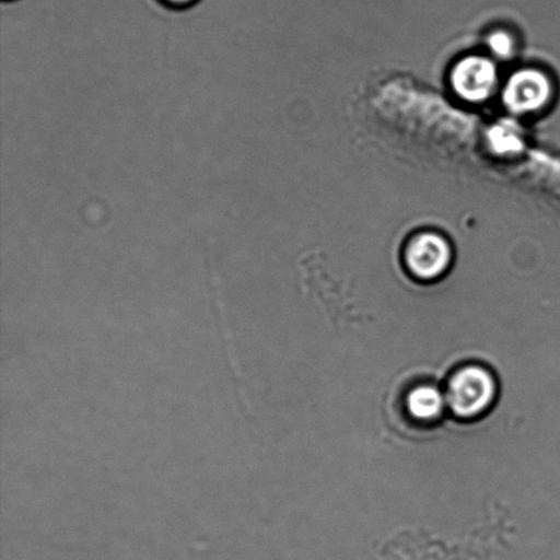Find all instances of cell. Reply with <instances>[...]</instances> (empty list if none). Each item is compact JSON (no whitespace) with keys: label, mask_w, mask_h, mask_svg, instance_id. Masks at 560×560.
Here are the masks:
<instances>
[{"label":"cell","mask_w":560,"mask_h":560,"mask_svg":"<svg viewBox=\"0 0 560 560\" xmlns=\"http://www.w3.org/2000/svg\"><path fill=\"white\" fill-rule=\"evenodd\" d=\"M497 398V382L480 365H466L450 377L447 406L459 419L471 420L486 413Z\"/></svg>","instance_id":"6da1fadb"},{"label":"cell","mask_w":560,"mask_h":560,"mask_svg":"<svg viewBox=\"0 0 560 560\" xmlns=\"http://www.w3.org/2000/svg\"><path fill=\"white\" fill-rule=\"evenodd\" d=\"M405 266L411 277L432 282L442 278L453 262V248L441 233L420 232L411 235L404 252Z\"/></svg>","instance_id":"7a4b0ae2"},{"label":"cell","mask_w":560,"mask_h":560,"mask_svg":"<svg viewBox=\"0 0 560 560\" xmlns=\"http://www.w3.org/2000/svg\"><path fill=\"white\" fill-rule=\"evenodd\" d=\"M556 86L545 70L525 68L515 71L503 88V103L510 112L528 115L542 112L552 102Z\"/></svg>","instance_id":"3957f363"},{"label":"cell","mask_w":560,"mask_h":560,"mask_svg":"<svg viewBox=\"0 0 560 560\" xmlns=\"http://www.w3.org/2000/svg\"><path fill=\"white\" fill-rule=\"evenodd\" d=\"M450 85L455 95L474 104L485 103L499 84L497 65L482 55H466L450 70Z\"/></svg>","instance_id":"277c9868"},{"label":"cell","mask_w":560,"mask_h":560,"mask_svg":"<svg viewBox=\"0 0 560 560\" xmlns=\"http://www.w3.org/2000/svg\"><path fill=\"white\" fill-rule=\"evenodd\" d=\"M446 406V395L431 384H421V386L415 387L406 398V409H408L409 416L420 424L436 422L443 416Z\"/></svg>","instance_id":"5b68a950"},{"label":"cell","mask_w":560,"mask_h":560,"mask_svg":"<svg viewBox=\"0 0 560 560\" xmlns=\"http://www.w3.org/2000/svg\"><path fill=\"white\" fill-rule=\"evenodd\" d=\"M488 47L498 58L508 59L515 52V38L509 31L497 30L487 38Z\"/></svg>","instance_id":"8992f818"},{"label":"cell","mask_w":560,"mask_h":560,"mask_svg":"<svg viewBox=\"0 0 560 560\" xmlns=\"http://www.w3.org/2000/svg\"><path fill=\"white\" fill-rule=\"evenodd\" d=\"M159 2L173 10H186L194 8L200 0H159Z\"/></svg>","instance_id":"52a82bcc"},{"label":"cell","mask_w":560,"mask_h":560,"mask_svg":"<svg viewBox=\"0 0 560 560\" xmlns=\"http://www.w3.org/2000/svg\"><path fill=\"white\" fill-rule=\"evenodd\" d=\"M4 2H11V0H4Z\"/></svg>","instance_id":"ba28073f"}]
</instances>
